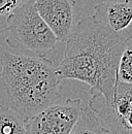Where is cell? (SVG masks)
Segmentation results:
<instances>
[{
    "label": "cell",
    "instance_id": "6da1fadb",
    "mask_svg": "<svg viewBox=\"0 0 132 134\" xmlns=\"http://www.w3.org/2000/svg\"><path fill=\"white\" fill-rule=\"evenodd\" d=\"M64 57L56 67L58 80H75L111 98L117 84V69L125 38L91 16L80 20L66 40Z\"/></svg>",
    "mask_w": 132,
    "mask_h": 134
},
{
    "label": "cell",
    "instance_id": "5b68a950",
    "mask_svg": "<svg viewBox=\"0 0 132 134\" xmlns=\"http://www.w3.org/2000/svg\"><path fill=\"white\" fill-rule=\"evenodd\" d=\"M82 107L79 98L54 103L27 121V134H71Z\"/></svg>",
    "mask_w": 132,
    "mask_h": 134
},
{
    "label": "cell",
    "instance_id": "7a4b0ae2",
    "mask_svg": "<svg viewBox=\"0 0 132 134\" xmlns=\"http://www.w3.org/2000/svg\"><path fill=\"white\" fill-rule=\"evenodd\" d=\"M0 63V108L28 121L59 99L60 81L46 56L4 52Z\"/></svg>",
    "mask_w": 132,
    "mask_h": 134
},
{
    "label": "cell",
    "instance_id": "8992f818",
    "mask_svg": "<svg viewBox=\"0 0 132 134\" xmlns=\"http://www.w3.org/2000/svg\"><path fill=\"white\" fill-rule=\"evenodd\" d=\"M35 8L58 41L66 42L74 29L75 0H33Z\"/></svg>",
    "mask_w": 132,
    "mask_h": 134
},
{
    "label": "cell",
    "instance_id": "9c48e42d",
    "mask_svg": "<svg viewBox=\"0 0 132 134\" xmlns=\"http://www.w3.org/2000/svg\"><path fill=\"white\" fill-rule=\"evenodd\" d=\"M71 134H107V132L99 125L93 111L88 106H82L80 119Z\"/></svg>",
    "mask_w": 132,
    "mask_h": 134
},
{
    "label": "cell",
    "instance_id": "ba28073f",
    "mask_svg": "<svg viewBox=\"0 0 132 134\" xmlns=\"http://www.w3.org/2000/svg\"><path fill=\"white\" fill-rule=\"evenodd\" d=\"M0 134H27V121L13 110L0 108Z\"/></svg>",
    "mask_w": 132,
    "mask_h": 134
},
{
    "label": "cell",
    "instance_id": "8fae6325",
    "mask_svg": "<svg viewBox=\"0 0 132 134\" xmlns=\"http://www.w3.org/2000/svg\"><path fill=\"white\" fill-rule=\"evenodd\" d=\"M26 0H0V19L9 16Z\"/></svg>",
    "mask_w": 132,
    "mask_h": 134
},
{
    "label": "cell",
    "instance_id": "30bf717a",
    "mask_svg": "<svg viewBox=\"0 0 132 134\" xmlns=\"http://www.w3.org/2000/svg\"><path fill=\"white\" fill-rule=\"evenodd\" d=\"M117 82L132 85V35L125 38L124 50L121 54L117 69Z\"/></svg>",
    "mask_w": 132,
    "mask_h": 134
},
{
    "label": "cell",
    "instance_id": "277c9868",
    "mask_svg": "<svg viewBox=\"0 0 132 134\" xmlns=\"http://www.w3.org/2000/svg\"><path fill=\"white\" fill-rule=\"evenodd\" d=\"M88 107L107 134H132V85L117 82L111 98L91 92Z\"/></svg>",
    "mask_w": 132,
    "mask_h": 134
},
{
    "label": "cell",
    "instance_id": "52a82bcc",
    "mask_svg": "<svg viewBox=\"0 0 132 134\" xmlns=\"http://www.w3.org/2000/svg\"><path fill=\"white\" fill-rule=\"evenodd\" d=\"M111 31L119 33L132 23V0L125 2H99L91 16Z\"/></svg>",
    "mask_w": 132,
    "mask_h": 134
},
{
    "label": "cell",
    "instance_id": "7c38bea8",
    "mask_svg": "<svg viewBox=\"0 0 132 134\" xmlns=\"http://www.w3.org/2000/svg\"><path fill=\"white\" fill-rule=\"evenodd\" d=\"M103 2H125V1H131V0H102Z\"/></svg>",
    "mask_w": 132,
    "mask_h": 134
},
{
    "label": "cell",
    "instance_id": "3957f363",
    "mask_svg": "<svg viewBox=\"0 0 132 134\" xmlns=\"http://www.w3.org/2000/svg\"><path fill=\"white\" fill-rule=\"evenodd\" d=\"M8 47L45 56L56 48L57 38L38 15L34 1L26 0L6 17Z\"/></svg>",
    "mask_w": 132,
    "mask_h": 134
}]
</instances>
